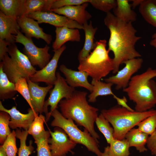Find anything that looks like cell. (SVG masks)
I'll list each match as a JSON object with an SVG mask.
<instances>
[{"instance_id":"44","label":"cell","mask_w":156,"mask_h":156,"mask_svg":"<svg viewBox=\"0 0 156 156\" xmlns=\"http://www.w3.org/2000/svg\"><path fill=\"white\" fill-rule=\"evenodd\" d=\"M0 156H7L6 152L2 146H0Z\"/></svg>"},{"instance_id":"45","label":"cell","mask_w":156,"mask_h":156,"mask_svg":"<svg viewBox=\"0 0 156 156\" xmlns=\"http://www.w3.org/2000/svg\"><path fill=\"white\" fill-rule=\"evenodd\" d=\"M101 156H110L108 153L106 147L105 148L104 151L102 153Z\"/></svg>"},{"instance_id":"42","label":"cell","mask_w":156,"mask_h":156,"mask_svg":"<svg viewBox=\"0 0 156 156\" xmlns=\"http://www.w3.org/2000/svg\"><path fill=\"white\" fill-rule=\"evenodd\" d=\"M143 0H131L132 2V3L131 4V7L133 9L134 8L137 6L141 4Z\"/></svg>"},{"instance_id":"23","label":"cell","mask_w":156,"mask_h":156,"mask_svg":"<svg viewBox=\"0 0 156 156\" xmlns=\"http://www.w3.org/2000/svg\"><path fill=\"white\" fill-rule=\"evenodd\" d=\"M149 135L140 131L138 128H133L126 135L125 139L128 142L130 147H134L140 153L147 151L145 147Z\"/></svg>"},{"instance_id":"29","label":"cell","mask_w":156,"mask_h":156,"mask_svg":"<svg viewBox=\"0 0 156 156\" xmlns=\"http://www.w3.org/2000/svg\"><path fill=\"white\" fill-rule=\"evenodd\" d=\"M106 147L110 156H129L130 155V146L125 139L120 140L114 139Z\"/></svg>"},{"instance_id":"16","label":"cell","mask_w":156,"mask_h":156,"mask_svg":"<svg viewBox=\"0 0 156 156\" xmlns=\"http://www.w3.org/2000/svg\"><path fill=\"white\" fill-rule=\"evenodd\" d=\"M88 3L73 6H64L51 10V12L68 18L83 25L92 18L91 14L86 10Z\"/></svg>"},{"instance_id":"5","label":"cell","mask_w":156,"mask_h":156,"mask_svg":"<svg viewBox=\"0 0 156 156\" xmlns=\"http://www.w3.org/2000/svg\"><path fill=\"white\" fill-rule=\"evenodd\" d=\"M96 46L89 55L79 61L78 69L87 73L92 79L100 80L113 71V58L109 56L105 39L96 41Z\"/></svg>"},{"instance_id":"35","label":"cell","mask_w":156,"mask_h":156,"mask_svg":"<svg viewBox=\"0 0 156 156\" xmlns=\"http://www.w3.org/2000/svg\"><path fill=\"white\" fill-rule=\"evenodd\" d=\"M10 116L7 112H0V143L3 144L8 136L10 134L9 123Z\"/></svg>"},{"instance_id":"19","label":"cell","mask_w":156,"mask_h":156,"mask_svg":"<svg viewBox=\"0 0 156 156\" xmlns=\"http://www.w3.org/2000/svg\"><path fill=\"white\" fill-rule=\"evenodd\" d=\"M33 105L36 112L38 114L43 112L45 99L48 93L53 87L49 85L46 87H41L37 83L27 79Z\"/></svg>"},{"instance_id":"10","label":"cell","mask_w":156,"mask_h":156,"mask_svg":"<svg viewBox=\"0 0 156 156\" xmlns=\"http://www.w3.org/2000/svg\"><path fill=\"white\" fill-rule=\"evenodd\" d=\"M143 62V59L140 57L127 60L123 63L125 64L123 68L104 81L115 85L116 90H123L127 87L133 75L141 68Z\"/></svg>"},{"instance_id":"18","label":"cell","mask_w":156,"mask_h":156,"mask_svg":"<svg viewBox=\"0 0 156 156\" xmlns=\"http://www.w3.org/2000/svg\"><path fill=\"white\" fill-rule=\"evenodd\" d=\"M20 29L16 19L7 16L0 11V39L10 44L14 43L13 35H16Z\"/></svg>"},{"instance_id":"24","label":"cell","mask_w":156,"mask_h":156,"mask_svg":"<svg viewBox=\"0 0 156 156\" xmlns=\"http://www.w3.org/2000/svg\"><path fill=\"white\" fill-rule=\"evenodd\" d=\"M117 6L113 9L114 16L120 20L127 23L135 21L137 14L131 9L128 0H116Z\"/></svg>"},{"instance_id":"15","label":"cell","mask_w":156,"mask_h":156,"mask_svg":"<svg viewBox=\"0 0 156 156\" xmlns=\"http://www.w3.org/2000/svg\"><path fill=\"white\" fill-rule=\"evenodd\" d=\"M17 21L25 36L31 38L34 37L38 39H42L48 44H51L52 40L51 35L45 33L37 21L25 16L18 18Z\"/></svg>"},{"instance_id":"9","label":"cell","mask_w":156,"mask_h":156,"mask_svg":"<svg viewBox=\"0 0 156 156\" xmlns=\"http://www.w3.org/2000/svg\"><path fill=\"white\" fill-rule=\"evenodd\" d=\"M56 79L53 88L49 92V96L45 101L43 108V112L46 115L47 121L51 116L48 112V107L50 106L51 112L58 107V105L63 99L70 98L75 91V88L70 86L67 83L65 78L61 75L59 72L56 73Z\"/></svg>"},{"instance_id":"27","label":"cell","mask_w":156,"mask_h":156,"mask_svg":"<svg viewBox=\"0 0 156 156\" xmlns=\"http://www.w3.org/2000/svg\"><path fill=\"white\" fill-rule=\"evenodd\" d=\"M55 0H26L24 16L35 12H51V8Z\"/></svg>"},{"instance_id":"46","label":"cell","mask_w":156,"mask_h":156,"mask_svg":"<svg viewBox=\"0 0 156 156\" xmlns=\"http://www.w3.org/2000/svg\"><path fill=\"white\" fill-rule=\"evenodd\" d=\"M153 1L156 4V0H153Z\"/></svg>"},{"instance_id":"22","label":"cell","mask_w":156,"mask_h":156,"mask_svg":"<svg viewBox=\"0 0 156 156\" xmlns=\"http://www.w3.org/2000/svg\"><path fill=\"white\" fill-rule=\"evenodd\" d=\"M83 29L85 34V42L82 49L78 55L79 61L87 57L92 50H93L96 46V43L94 42V35L97 30V28H94L92 22H88L83 25Z\"/></svg>"},{"instance_id":"4","label":"cell","mask_w":156,"mask_h":156,"mask_svg":"<svg viewBox=\"0 0 156 156\" xmlns=\"http://www.w3.org/2000/svg\"><path fill=\"white\" fill-rule=\"evenodd\" d=\"M113 127L114 139H125L126 134L140 122L156 114V110L151 109L142 112L130 110L116 105L108 109H103L101 113Z\"/></svg>"},{"instance_id":"34","label":"cell","mask_w":156,"mask_h":156,"mask_svg":"<svg viewBox=\"0 0 156 156\" xmlns=\"http://www.w3.org/2000/svg\"><path fill=\"white\" fill-rule=\"evenodd\" d=\"M15 86L16 90L27 101L30 107L35 111L27 79L24 77L19 79L15 83Z\"/></svg>"},{"instance_id":"36","label":"cell","mask_w":156,"mask_h":156,"mask_svg":"<svg viewBox=\"0 0 156 156\" xmlns=\"http://www.w3.org/2000/svg\"><path fill=\"white\" fill-rule=\"evenodd\" d=\"M141 131L151 135L156 130V114L145 119L137 125Z\"/></svg>"},{"instance_id":"11","label":"cell","mask_w":156,"mask_h":156,"mask_svg":"<svg viewBox=\"0 0 156 156\" xmlns=\"http://www.w3.org/2000/svg\"><path fill=\"white\" fill-rule=\"evenodd\" d=\"M49 131L51 137L49 143L52 156H66L69 152L73 153L72 150L77 144L70 139L62 129L56 127L53 132Z\"/></svg>"},{"instance_id":"20","label":"cell","mask_w":156,"mask_h":156,"mask_svg":"<svg viewBox=\"0 0 156 156\" xmlns=\"http://www.w3.org/2000/svg\"><path fill=\"white\" fill-rule=\"evenodd\" d=\"M55 32V39L52 46L53 51L59 49L68 41H80L81 35L78 29L66 27H56Z\"/></svg>"},{"instance_id":"7","label":"cell","mask_w":156,"mask_h":156,"mask_svg":"<svg viewBox=\"0 0 156 156\" xmlns=\"http://www.w3.org/2000/svg\"><path fill=\"white\" fill-rule=\"evenodd\" d=\"M51 116L53 118L51 123L53 127H58L62 129L69 138L77 144L85 146L88 150L97 155L101 156V152L98 142L89 132L84 129L82 131L74 123L73 120L65 118L57 109L49 112Z\"/></svg>"},{"instance_id":"8","label":"cell","mask_w":156,"mask_h":156,"mask_svg":"<svg viewBox=\"0 0 156 156\" xmlns=\"http://www.w3.org/2000/svg\"><path fill=\"white\" fill-rule=\"evenodd\" d=\"M13 36L15 42L23 45V53L33 66H37L41 69L50 62L51 55L48 53L50 47L47 44L43 48L38 47L34 44L32 38L27 37L20 31L16 35Z\"/></svg>"},{"instance_id":"30","label":"cell","mask_w":156,"mask_h":156,"mask_svg":"<svg viewBox=\"0 0 156 156\" xmlns=\"http://www.w3.org/2000/svg\"><path fill=\"white\" fill-rule=\"evenodd\" d=\"M50 136L49 131H46L34 139L37 146V156H52L49 143Z\"/></svg>"},{"instance_id":"40","label":"cell","mask_w":156,"mask_h":156,"mask_svg":"<svg viewBox=\"0 0 156 156\" xmlns=\"http://www.w3.org/2000/svg\"><path fill=\"white\" fill-rule=\"evenodd\" d=\"M146 145L151 154L156 156V130L149 136Z\"/></svg>"},{"instance_id":"21","label":"cell","mask_w":156,"mask_h":156,"mask_svg":"<svg viewBox=\"0 0 156 156\" xmlns=\"http://www.w3.org/2000/svg\"><path fill=\"white\" fill-rule=\"evenodd\" d=\"M26 0H0V11L5 15L17 19L24 16Z\"/></svg>"},{"instance_id":"12","label":"cell","mask_w":156,"mask_h":156,"mask_svg":"<svg viewBox=\"0 0 156 156\" xmlns=\"http://www.w3.org/2000/svg\"><path fill=\"white\" fill-rule=\"evenodd\" d=\"M66 48L64 44L59 49L53 51V56L50 62L43 68L37 70L30 78V80L36 83L42 82L48 85H53L56 79V70L59 60Z\"/></svg>"},{"instance_id":"26","label":"cell","mask_w":156,"mask_h":156,"mask_svg":"<svg viewBox=\"0 0 156 156\" xmlns=\"http://www.w3.org/2000/svg\"><path fill=\"white\" fill-rule=\"evenodd\" d=\"M17 92L15 89V83L10 81L3 69L2 63H0V99L4 101L11 99Z\"/></svg>"},{"instance_id":"14","label":"cell","mask_w":156,"mask_h":156,"mask_svg":"<svg viewBox=\"0 0 156 156\" xmlns=\"http://www.w3.org/2000/svg\"><path fill=\"white\" fill-rule=\"evenodd\" d=\"M0 110L8 113L10 116L9 126L14 129L22 128L25 130H28L36 116L37 114L30 107L28 110V113L24 114L21 113L14 106L10 109L5 108L0 101Z\"/></svg>"},{"instance_id":"33","label":"cell","mask_w":156,"mask_h":156,"mask_svg":"<svg viewBox=\"0 0 156 156\" xmlns=\"http://www.w3.org/2000/svg\"><path fill=\"white\" fill-rule=\"evenodd\" d=\"M45 120V117L42 114L36 116L28 130L29 134L31 135L34 139L38 137L46 131L44 126Z\"/></svg>"},{"instance_id":"17","label":"cell","mask_w":156,"mask_h":156,"mask_svg":"<svg viewBox=\"0 0 156 156\" xmlns=\"http://www.w3.org/2000/svg\"><path fill=\"white\" fill-rule=\"evenodd\" d=\"M59 70L65 76L67 84L70 86L75 88L77 87H83L91 93L93 90V86L88 81V74L84 71L72 70L67 68L64 65L62 64Z\"/></svg>"},{"instance_id":"1","label":"cell","mask_w":156,"mask_h":156,"mask_svg":"<svg viewBox=\"0 0 156 156\" xmlns=\"http://www.w3.org/2000/svg\"><path fill=\"white\" fill-rule=\"evenodd\" d=\"M104 21L110 31L107 50L109 52L112 51L114 54L112 73L115 74L123 62L141 56L135 47L136 42L141 37L136 35L137 30L132 22H124L110 12L106 13Z\"/></svg>"},{"instance_id":"38","label":"cell","mask_w":156,"mask_h":156,"mask_svg":"<svg viewBox=\"0 0 156 156\" xmlns=\"http://www.w3.org/2000/svg\"><path fill=\"white\" fill-rule=\"evenodd\" d=\"M89 3L95 8L106 13L117 6L116 0H90Z\"/></svg>"},{"instance_id":"6","label":"cell","mask_w":156,"mask_h":156,"mask_svg":"<svg viewBox=\"0 0 156 156\" xmlns=\"http://www.w3.org/2000/svg\"><path fill=\"white\" fill-rule=\"evenodd\" d=\"M1 62L3 71L10 81L14 83L21 78L30 79L37 71L15 43L8 46V53L4 55Z\"/></svg>"},{"instance_id":"2","label":"cell","mask_w":156,"mask_h":156,"mask_svg":"<svg viewBox=\"0 0 156 156\" xmlns=\"http://www.w3.org/2000/svg\"><path fill=\"white\" fill-rule=\"evenodd\" d=\"M87 94L85 91L75 90L70 98L61 100L59 106L63 116L83 127L99 143V136L94 128L99 109L89 104L86 99Z\"/></svg>"},{"instance_id":"3","label":"cell","mask_w":156,"mask_h":156,"mask_svg":"<svg viewBox=\"0 0 156 156\" xmlns=\"http://www.w3.org/2000/svg\"><path fill=\"white\" fill-rule=\"evenodd\" d=\"M156 69L148 68L144 72L133 76L127 87L123 90L135 103V111L142 112L151 109L156 105Z\"/></svg>"},{"instance_id":"25","label":"cell","mask_w":156,"mask_h":156,"mask_svg":"<svg viewBox=\"0 0 156 156\" xmlns=\"http://www.w3.org/2000/svg\"><path fill=\"white\" fill-rule=\"evenodd\" d=\"M91 84L93 85V89L92 92L88 96L89 102H96V98L99 96L112 95L116 100L118 98L112 91L111 88L113 85L112 83L92 79Z\"/></svg>"},{"instance_id":"41","label":"cell","mask_w":156,"mask_h":156,"mask_svg":"<svg viewBox=\"0 0 156 156\" xmlns=\"http://www.w3.org/2000/svg\"><path fill=\"white\" fill-rule=\"evenodd\" d=\"M10 44L5 40L0 39V61H1L4 55L8 53V47Z\"/></svg>"},{"instance_id":"31","label":"cell","mask_w":156,"mask_h":156,"mask_svg":"<svg viewBox=\"0 0 156 156\" xmlns=\"http://www.w3.org/2000/svg\"><path fill=\"white\" fill-rule=\"evenodd\" d=\"M16 138L20 141V146L18 151V156H29L33 152L34 148L32 145V141L29 144H26V140L29 133L28 130H21L18 128L15 131Z\"/></svg>"},{"instance_id":"28","label":"cell","mask_w":156,"mask_h":156,"mask_svg":"<svg viewBox=\"0 0 156 156\" xmlns=\"http://www.w3.org/2000/svg\"><path fill=\"white\" fill-rule=\"evenodd\" d=\"M139 10L145 20L156 28V4L153 0H143Z\"/></svg>"},{"instance_id":"32","label":"cell","mask_w":156,"mask_h":156,"mask_svg":"<svg viewBox=\"0 0 156 156\" xmlns=\"http://www.w3.org/2000/svg\"><path fill=\"white\" fill-rule=\"evenodd\" d=\"M95 122L98 129L103 134L108 144H109L114 139L113 128L101 113L98 116Z\"/></svg>"},{"instance_id":"13","label":"cell","mask_w":156,"mask_h":156,"mask_svg":"<svg viewBox=\"0 0 156 156\" xmlns=\"http://www.w3.org/2000/svg\"><path fill=\"white\" fill-rule=\"evenodd\" d=\"M26 16L37 20L39 24L47 23L56 27H66L70 28L83 29V26L76 21L52 12H35L29 14Z\"/></svg>"},{"instance_id":"37","label":"cell","mask_w":156,"mask_h":156,"mask_svg":"<svg viewBox=\"0 0 156 156\" xmlns=\"http://www.w3.org/2000/svg\"><path fill=\"white\" fill-rule=\"evenodd\" d=\"M15 131L13 130L7 138L2 146L7 156H16L18 150L16 143Z\"/></svg>"},{"instance_id":"39","label":"cell","mask_w":156,"mask_h":156,"mask_svg":"<svg viewBox=\"0 0 156 156\" xmlns=\"http://www.w3.org/2000/svg\"><path fill=\"white\" fill-rule=\"evenodd\" d=\"M90 0H55L51 8V10L64 6L77 5L90 2Z\"/></svg>"},{"instance_id":"43","label":"cell","mask_w":156,"mask_h":156,"mask_svg":"<svg viewBox=\"0 0 156 156\" xmlns=\"http://www.w3.org/2000/svg\"><path fill=\"white\" fill-rule=\"evenodd\" d=\"M152 37V39L150 42V44L156 49V33L153 34Z\"/></svg>"}]
</instances>
